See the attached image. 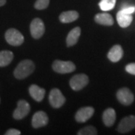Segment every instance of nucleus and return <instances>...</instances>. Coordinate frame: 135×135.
<instances>
[{"label":"nucleus","mask_w":135,"mask_h":135,"mask_svg":"<svg viewBox=\"0 0 135 135\" xmlns=\"http://www.w3.org/2000/svg\"><path fill=\"white\" fill-rule=\"evenodd\" d=\"M35 70V64L30 59H25L17 65L14 71L15 77L18 80H23L29 76Z\"/></svg>","instance_id":"nucleus-1"},{"label":"nucleus","mask_w":135,"mask_h":135,"mask_svg":"<svg viewBox=\"0 0 135 135\" xmlns=\"http://www.w3.org/2000/svg\"><path fill=\"white\" fill-rule=\"evenodd\" d=\"M6 41L11 46H20L24 41V37L21 32L16 29H9L5 34Z\"/></svg>","instance_id":"nucleus-2"},{"label":"nucleus","mask_w":135,"mask_h":135,"mask_svg":"<svg viewBox=\"0 0 135 135\" xmlns=\"http://www.w3.org/2000/svg\"><path fill=\"white\" fill-rule=\"evenodd\" d=\"M53 69L56 72L59 74H68L75 71L76 66L71 61L55 60L52 65Z\"/></svg>","instance_id":"nucleus-3"},{"label":"nucleus","mask_w":135,"mask_h":135,"mask_svg":"<svg viewBox=\"0 0 135 135\" xmlns=\"http://www.w3.org/2000/svg\"><path fill=\"white\" fill-rule=\"evenodd\" d=\"M89 83V77L84 74H76L70 80V86L74 91H79L83 89Z\"/></svg>","instance_id":"nucleus-4"},{"label":"nucleus","mask_w":135,"mask_h":135,"mask_svg":"<svg viewBox=\"0 0 135 135\" xmlns=\"http://www.w3.org/2000/svg\"><path fill=\"white\" fill-rule=\"evenodd\" d=\"M49 101L53 108H59L65 102V98L59 89H53L49 95Z\"/></svg>","instance_id":"nucleus-5"},{"label":"nucleus","mask_w":135,"mask_h":135,"mask_svg":"<svg viewBox=\"0 0 135 135\" xmlns=\"http://www.w3.org/2000/svg\"><path fill=\"white\" fill-rule=\"evenodd\" d=\"M30 112V105L25 100H20L17 102V107L13 113V117L17 120L25 118Z\"/></svg>","instance_id":"nucleus-6"},{"label":"nucleus","mask_w":135,"mask_h":135,"mask_svg":"<svg viewBox=\"0 0 135 135\" xmlns=\"http://www.w3.org/2000/svg\"><path fill=\"white\" fill-rule=\"evenodd\" d=\"M45 32L44 22L40 18L34 19L30 24V32L34 38L38 39L43 36Z\"/></svg>","instance_id":"nucleus-7"},{"label":"nucleus","mask_w":135,"mask_h":135,"mask_svg":"<svg viewBox=\"0 0 135 135\" xmlns=\"http://www.w3.org/2000/svg\"><path fill=\"white\" fill-rule=\"evenodd\" d=\"M116 97L121 104L126 106L131 104L134 99L133 93L128 88H122L119 89L116 93Z\"/></svg>","instance_id":"nucleus-8"},{"label":"nucleus","mask_w":135,"mask_h":135,"mask_svg":"<svg viewBox=\"0 0 135 135\" xmlns=\"http://www.w3.org/2000/svg\"><path fill=\"white\" fill-rule=\"evenodd\" d=\"M135 128V116H128L123 118L119 122L117 131L121 134H126Z\"/></svg>","instance_id":"nucleus-9"},{"label":"nucleus","mask_w":135,"mask_h":135,"mask_svg":"<svg viewBox=\"0 0 135 135\" xmlns=\"http://www.w3.org/2000/svg\"><path fill=\"white\" fill-rule=\"evenodd\" d=\"M48 121V116L44 111H38L34 114L32 117V125L35 128H38L47 126Z\"/></svg>","instance_id":"nucleus-10"},{"label":"nucleus","mask_w":135,"mask_h":135,"mask_svg":"<svg viewBox=\"0 0 135 135\" xmlns=\"http://www.w3.org/2000/svg\"><path fill=\"white\" fill-rule=\"evenodd\" d=\"M95 110L92 107H84L78 110L75 115V119L78 122H85L94 114Z\"/></svg>","instance_id":"nucleus-11"},{"label":"nucleus","mask_w":135,"mask_h":135,"mask_svg":"<svg viewBox=\"0 0 135 135\" xmlns=\"http://www.w3.org/2000/svg\"><path fill=\"white\" fill-rule=\"evenodd\" d=\"M123 56V50L120 45H115L107 53V58L113 62H119Z\"/></svg>","instance_id":"nucleus-12"},{"label":"nucleus","mask_w":135,"mask_h":135,"mask_svg":"<svg viewBox=\"0 0 135 135\" xmlns=\"http://www.w3.org/2000/svg\"><path fill=\"white\" fill-rule=\"evenodd\" d=\"M116 20L119 25L122 28L129 26L133 20V17L130 14H126L125 12L119 11L116 15Z\"/></svg>","instance_id":"nucleus-13"},{"label":"nucleus","mask_w":135,"mask_h":135,"mask_svg":"<svg viewBox=\"0 0 135 135\" xmlns=\"http://www.w3.org/2000/svg\"><path fill=\"white\" fill-rule=\"evenodd\" d=\"M29 92L31 97L35 101L40 102L44 99V97L45 95V89L43 88H41L37 85H32L29 89Z\"/></svg>","instance_id":"nucleus-14"},{"label":"nucleus","mask_w":135,"mask_h":135,"mask_svg":"<svg viewBox=\"0 0 135 135\" xmlns=\"http://www.w3.org/2000/svg\"><path fill=\"white\" fill-rule=\"evenodd\" d=\"M95 21L97 23L104 26H112L114 23L113 17L110 14L104 12L100 13L95 16Z\"/></svg>","instance_id":"nucleus-15"},{"label":"nucleus","mask_w":135,"mask_h":135,"mask_svg":"<svg viewBox=\"0 0 135 135\" xmlns=\"http://www.w3.org/2000/svg\"><path fill=\"white\" fill-rule=\"evenodd\" d=\"M116 111L113 108H107L106 110L104 112L103 116H102L104 124L107 127H110L114 124L116 121Z\"/></svg>","instance_id":"nucleus-16"},{"label":"nucleus","mask_w":135,"mask_h":135,"mask_svg":"<svg viewBox=\"0 0 135 135\" xmlns=\"http://www.w3.org/2000/svg\"><path fill=\"white\" fill-rule=\"evenodd\" d=\"M79 17V14L76 11H64L59 15V20L63 23H69L77 20Z\"/></svg>","instance_id":"nucleus-17"},{"label":"nucleus","mask_w":135,"mask_h":135,"mask_svg":"<svg viewBox=\"0 0 135 135\" xmlns=\"http://www.w3.org/2000/svg\"><path fill=\"white\" fill-rule=\"evenodd\" d=\"M81 29L80 27H75L68 35L66 38V44L68 47H72L77 43V41L80 36Z\"/></svg>","instance_id":"nucleus-18"},{"label":"nucleus","mask_w":135,"mask_h":135,"mask_svg":"<svg viewBox=\"0 0 135 135\" xmlns=\"http://www.w3.org/2000/svg\"><path fill=\"white\" fill-rule=\"evenodd\" d=\"M14 54L9 50L0 51V67H5L12 62Z\"/></svg>","instance_id":"nucleus-19"},{"label":"nucleus","mask_w":135,"mask_h":135,"mask_svg":"<svg viewBox=\"0 0 135 135\" xmlns=\"http://www.w3.org/2000/svg\"><path fill=\"white\" fill-rule=\"evenodd\" d=\"M116 2V0H101L98 5L103 11H108L114 8Z\"/></svg>","instance_id":"nucleus-20"},{"label":"nucleus","mask_w":135,"mask_h":135,"mask_svg":"<svg viewBox=\"0 0 135 135\" xmlns=\"http://www.w3.org/2000/svg\"><path fill=\"white\" fill-rule=\"evenodd\" d=\"M98 134L96 128L91 126H86L79 131L77 133L78 135H96Z\"/></svg>","instance_id":"nucleus-21"},{"label":"nucleus","mask_w":135,"mask_h":135,"mask_svg":"<svg viewBox=\"0 0 135 135\" xmlns=\"http://www.w3.org/2000/svg\"><path fill=\"white\" fill-rule=\"evenodd\" d=\"M50 0H36L34 7L38 10H43L48 7Z\"/></svg>","instance_id":"nucleus-22"},{"label":"nucleus","mask_w":135,"mask_h":135,"mask_svg":"<svg viewBox=\"0 0 135 135\" xmlns=\"http://www.w3.org/2000/svg\"><path fill=\"white\" fill-rule=\"evenodd\" d=\"M126 71L131 74L135 75V63H130L127 65L126 67Z\"/></svg>","instance_id":"nucleus-23"},{"label":"nucleus","mask_w":135,"mask_h":135,"mask_svg":"<svg viewBox=\"0 0 135 135\" xmlns=\"http://www.w3.org/2000/svg\"><path fill=\"white\" fill-rule=\"evenodd\" d=\"M21 134V132L17 129L15 128H11L9 130H8L5 132V135H20Z\"/></svg>","instance_id":"nucleus-24"},{"label":"nucleus","mask_w":135,"mask_h":135,"mask_svg":"<svg viewBox=\"0 0 135 135\" xmlns=\"http://www.w3.org/2000/svg\"><path fill=\"white\" fill-rule=\"evenodd\" d=\"M5 3H6V0H0V7L5 5Z\"/></svg>","instance_id":"nucleus-25"},{"label":"nucleus","mask_w":135,"mask_h":135,"mask_svg":"<svg viewBox=\"0 0 135 135\" xmlns=\"http://www.w3.org/2000/svg\"><path fill=\"white\" fill-rule=\"evenodd\" d=\"M0 101H1V100H0Z\"/></svg>","instance_id":"nucleus-26"}]
</instances>
